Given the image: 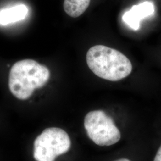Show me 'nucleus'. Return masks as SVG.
Returning a JSON list of instances; mask_svg holds the SVG:
<instances>
[{"label": "nucleus", "mask_w": 161, "mask_h": 161, "mask_svg": "<svg viewBox=\"0 0 161 161\" xmlns=\"http://www.w3.org/2000/svg\"><path fill=\"white\" fill-rule=\"evenodd\" d=\"M86 60L92 72L106 80H122L132 72L131 62L124 54L103 45L90 48L86 53Z\"/></svg>", "instance_id": "nucleus-1"}, {"label": "nucleus", "mask_w": 161, "mask_h": 161, "mask_svg": "<svg viewBox=\"0 0 161 161\" xmlns=\"http://www.w3.org/2000/svg\"><path fill=\"white\" fill-rule=\"evenodd\" d=\"M48 69L31 59L19 61L10 71L8 86L12 94L19 100L28 99L35 89L41 88L49 80Z\"/></svg>", "instance_id": "nucleus-2"}, {"label": "nucleus", "mask_w": 161, "mask_h": 161, "mask_svg": "<svg viewBox=\"0 0 161 161\" xmlns=\"http://www.w3.org/2000/svg\"><path fill=\"white\" fill-rule=\"evenodd\" d=\"M70 145L69 135L63 129L48 128L35 140L34 159L36 161H54L58 156L67 153Z\"/></svg>", "instance_id": "nucleus-3"}, {"label": "nucleus", "mask_w": 161, "mask_h": 161, "mask_svg": "<svg viewBox=\"0 0 161 161\" xmlns=\"http://www.w3.org/2000/svg\"><path fill=\"white\" fill-rule=\"evenodd\" d=\"M84 125L88 137L100 146H109L118 143L121 132L111 117L101 110L88 112Z\"/></svg>", "instance_id": "nucleus-4"}, {"label": "nucleus", "mask_w": 161, "mask_h": 161, "mask_svg": "<svg viewBox=\"0 0 161 161\" xmlns=\"http://www.w3.org/2000/svg\"><path fill=\"white\" fill-rule=\"evenodd\" d=\"M154 12L155 7L153 3L145 1L138 5L132 6L130 10L124 14L122 20L130 28L134 31H137L140 28V21L152 15Z\"/></svg>", "instance_id": "nucleus-5"}, {"label": "nucleus", "mask_w": 161, "mask_h": 161, "mask_svg": "<svg viewBox=\"0 0 161 161\" xmlns=\"http://www.w3.org/2000/svg\"><path fill=\"white\" fill-rule=\"evenodd\" d=\"M27 7L23 4L12 7L0 11V24L7 25L23 20L28 14Z\"/></svg>", "instance_id": "nucleus-6"}, {"label": "nucleus", "mask_w": 161, "mask_h": 161, "mask_svg": "<svg viewBox=\"0 0 161 161\" xmlns=\"http://www.w3.org/2000/svg\"><path fill=\"white\" fill-rule=\"evenodd\" d=\"M90 0H64V12L72 17H79L86 12L90 6Z\"/></svg>", "instance_id": "nucleus-7"}, {"label": "nucleus", "mask_w": 161, "mask_h": 161, "mask_svg": "<svg viewBox=\"0 0 161 161\" xmlns=\"http://www.w3.org/2000/svg\"><path fill=\"white\" fill-rule=\"evenodd\" d=\"M154 161H161V146L156 153Z\"/></svg>", "instance_id": "nucleus-8"}, {"label": "nucleus", "mask_w": 161, "mask_h": 161, "mask_svg": "<svg viewBox=\"0 0 161 161\" xmlns=\"http://www.w3.org/2000/svg\"><path fill=\"white\" fill-rule=\"evenodd\" d=\"M131 161L130 160H129V159H126V158H121V159H118V160H116V161Z\"/></svg>", "instance_id": "nucleus-9"}]
</instances>
